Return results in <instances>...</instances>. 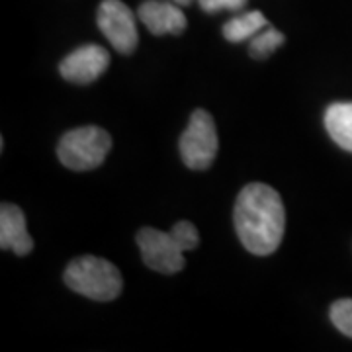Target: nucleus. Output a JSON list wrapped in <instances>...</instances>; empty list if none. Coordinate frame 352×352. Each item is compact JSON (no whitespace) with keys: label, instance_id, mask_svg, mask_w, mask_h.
Masks as SVG:
<instances>
[{"label":"nucleus","instance_id":"f257e3e1","mask_svg":"<svg viewBox=\"0 0 352 352\" xmlns=\"http://www.w3.org/2000/svg\"><path fill=\"white\" fill-rule=\"evenodd\" d=\"M235 229L243 247L252 254H272L284 239L286 210L276 190L252 182L241 190L235 201Z\"/></svg>","mask_w":352,"mask_h":352},{"label":"nucleus","instance_id":"f03ea898","mask_svg":"<svg viewBox=\"0 0 352 352\" xmlns=\"http://www.w3.org/2000/svg\"><path fill=\"white\" fill-rule=\"evenodd\" d=\"M63 278L73 292L96 302H112L124 288L120 270L100 256H78L67 266Z\"/></svg>","mask_w":352,"mask_h":352},{"label":"nucleus","instance_id":"7ed1b4c3","mask_svg":"<svg viewBox=\"0 0 352 352\" xmlns=\"http://www.w3.org/2000/svg\"><path fill=\"white\" fill-rule=\"evenodd\" d=\"M112 149V138L98 126H82L65 133L57 145V157L63 166L85 173L100 166Z\"/></svg>","mask_w":352,"mask_h":352},{"label":"nucleus","instance_id":"20e7f679","mask_svg":"<svg viewBox=\"0 0 352 352\" xmlns=\"http://www.w3.org/2000/svg\"><path fill=\"white\" fill-rule=\"evenodd\" d=\"M217 129L212 113L206 110H194L184 133L180 135L178 149L184 164L192 170H206L210 168L217 155Z\"/></svg>","mask_w":352,"mask_h":352},{"label":"nucleus","instance_id":"39448f33","mask_svg":"<svg viewBox=\"0 0 352 352\" xmlns=\"http://www.w3.org/2000/svg\"><path fill=\"white\" fill-rule=\"evenodd\" d=\"M96 22L112 47L124 55H131L139 43L135 16L122 0H102Z\"/></svg>","mask_w":352,"mask_h":352},{"label":"nucleus","instance_id":"423d86ee","mask_svg":"<svg viewBox=\"0 0 352 352\" xmlns=\"http://www.w3.org/2000/svg\"><path fill=\"white\" fill-rule=\"evenodd\" d=\"M139 249H141V256L143 263L147 264L155 272L161 274H175L184 268V256H182V249L178 247V243L170 233H164L153 227H143L138 233Z\"/></svg>","mask_w":352,"mask_h":352},{"label":"nucleus","instance_id":"0eeeda50","mask_svg":"<svg viewBox=\"0 0 352 352\" xmlns=\"http://www.w3.org/2000/svg\"><path fill=\"white\" fill-rule=\"evenodd\" d=\"M108 65H110L108 50L96 43H88L65 57L59 65V73L69 82L88 85L104 75Z\"/></svg>","mask_w":352,"mask_h":352},{"label":"nucleus","instance_id":"6e6552de","mask_svg":"<svg viewBox=\"0 0 352 352\" xmlns=\"http://www.w3.org/2000/svg\"><path fill=\"white\" fill-rule=\"evenodd\" d=\"M138 16L155 36H164V34L180 36L186 30V16L175 2L147 0L139 6Z\"/></svg>","mask_w":352,"mask_h":352},{"label":"nucleus","instance_id":"1a4fd4ad","mask_svg":"<svg viewBox=\"0 0 352 352\" xmlns=\"http://www.w3.org/2000/svg\"><path fill=\"white\" fill-rule=\"evenodd\" d=\"M0 247L12 249L18 256H25L34 249V239L28 233L24 212L14 204H2L0 208Z\"/></svg>","mask_w":352,"mask_h":352},{"label":"nucleus","instance_id":"9d476101","mask_svg":"<svg viewBox=\"0 0 352 352\" xmlns=\"http://www.w3.org/2000/svg\"><path fill=\"white\" fill-rule=\"evenodd\" d=\"M325 127L340 149L352 153V102L331 104L325 112Z\"/></svg>","mask_w":352,"mask_h":352},{"label":"nucleus","instance_id":"9b49d317","mask_svg":"<svg viewBox=\"0 0 352 352\" xmlns=\"http://www.w3.org/2000/svg\"><path fill=\"white\" fill-rule=\"evenodd\" d=\"M268 24L263 12H247L229 20L223 25V38L231 43H241L245 39L254 38L264 25Z\"/></svg>","mask_w":352,"mask_h":352},{"label":"nucleus","instance_id":"f8f14e48","mask_svg":"<svg viewBox=\"0 0 352 352\" xmlns=\"http://www.w3.org/2000/svg\"><path fill=\"white\" fill-rule=\"evenodd\" d=\"M284 41H286V38L282 32H278L274 28H268L266 32L252 38L249 53H251L252 59H268Z\"/></svg>","mask_w":352,"mask_h":352},{"label":"nucleus","instance_id":"ddd939ff","mask_svg":"<svg viewBox=\"0 0 352 352\" xmlns=\"http://www.w3.org/2000/svg\"><path fill=\"white\" fill-rule=\"evenodd\" d=\"M331 321L342 335L352 339V300H339L331 305Z\"/></svg>","mask_w":352,"mask_h":352},{"label":"nucleus","instance_id":"4468645a","mask_svg":"<svg viewBox=\"0 0 352 352\" xmlns=\"http://www.w3.org/2000/svg\"><path fill=\"white\" fill-rule=\"evenodd\" d=\"M170 235L175 237V241L178 243V247L182 251H194L200 243V235H198V229L194 223H190L186 219L175 223V227L170 229Z\"/></svg>","mask_w":352,"mask_h":352},{"label":"nucleus","instance_id":"2eb2a0df","mask_svg":"<svg viewBox=\"0 0 352 352\" xmlns=\"http://www.w3.org/2000/svg\"><path fill=\"white\" fill-rule=\"evenodd\" d=\"M204 12L214 14L219 10H241L245 8L247 0H198Z\"/></svg>","mask_w":352,"mask_h":352},{"label":"nucleus","instance_id":"dca6fc26","mask_svg":"<svg viewBox=\"0 0 352 352\" xmlns=\"http://www.w3.org/2000/svg\"><path fill=\"white\" fill-rule=\"evenodd\" d=\"M175 4H178V6H190L192 4V0H173Z\"/></svg>","mask_w":352,"mask_h":352}]
</instances>
